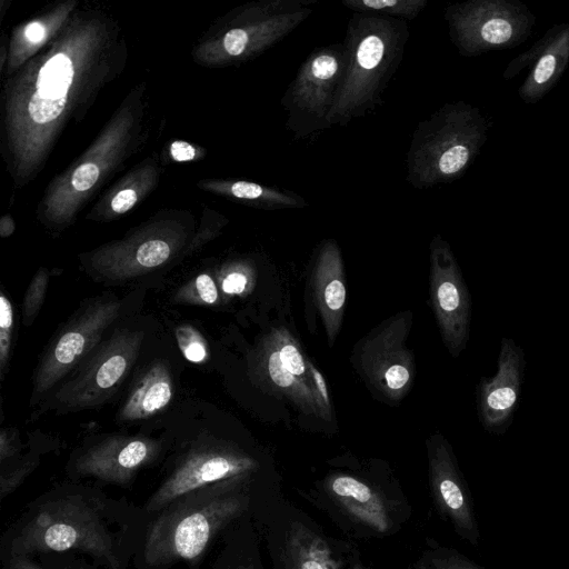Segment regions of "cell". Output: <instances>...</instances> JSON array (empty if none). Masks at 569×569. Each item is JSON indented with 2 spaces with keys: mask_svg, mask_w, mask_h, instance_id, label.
<instances>
[{
  "mask_svg": "<svg viewBox=\"0 0 569 569\" xmlns=\"http://www.w3.org/2000/svg\"><path fill=\"white\" fill-rule=\"evenodd\" d=\"M408 39L405 20L355 12L343 42L345 67L328 124L346 126L378 103Z\"/></svg>",
  "mask_w": 569,
  "mask_h": 569,
  "instance_id": "cell-1",
  "label": "cell"
},
{
  "mask_svg": "<svg viewBox=\"0 0 569 569\" xmlns=\"http://www.w3.org/2000/svg\"><path fill=\"white\" fill-rule=\"evenodd\" d=\"M249 475L192 490L164 507L147 536L144 559L158 566L200 557L213 537L247 508Z\"/></svg>",
  "mask_w": 569,
  "mask_h": 569,
  "instance_id": "cell-2",
  "label": "cell"
},
{
  "mask_svg": "<svg viewBox=\"0 0 569 569\" xmlns=\"http://www.w3.org/2000/svg\"><path fill=\"white\" fill-rule=\"evenodd\" d=\"M480 110L463 101L447 103L416 128L407 156V180L418 189L461 177L487 140Z\"/></svg>",
  "mask_w": 569,
  "mask_h": 569,
  "instance_id": "cell-3",
  "label": "cell"
},
{
  "mask_svg": "<svg viewBox=\"0 0 569 569\" xmlns=\"http://www.w3.org/2000/svg\"><path fill=\"white\" fill-rule=\"evenodd\" d=\"M78 549L117 565L112 541L94 509L64 497L40 506L13 540L12 553Z\"/></svg>",
  "mask_w": 569,
  "mask_h": 569,
  "instance_id": "cell-4",
  "label": "cell"
},
{
  "mask_svg": "<svg viewBox=\"0 0 569 569\" xmlns=\"http://www.w3.org/2000/svg\"><path fill=\"white\" fill-rule=\"evenodd\" d=\"M412 312L402 311L382 321L353 349V365L368 388L386 401L401 400L412 388L415 357L406 346Z\"/></svg>",
  "mask_w": 569,
  "mask_h": 569,
  "instance_id": "cell-5",
  "label": "cell"
},
{
  "mask_svg": "<svg viewBox=\"0 0 569 569\" xmlns=\"http://www.w3.org/2000/svg\"><path fill=\"white\" fill-rule=\"evenodd\" d=\"M445 19L453 44L466 57L516 47L528 38L535 23L525 4L510 0L455 3L446 9Z\"/></svg>",
  "mask_w": 569,
  "mask_h": 569,
  "instance_id": "cell-6",
  "label": "cell"
},
{
  "mask_svg": "<svg viewBox=\"0 0 569 569\" xmlns=\"http://www.w3.org/2000/svg\"><path fill=\"white\" fill-rule=\"evenodd\" d=\"M144 333L138 329L119 328L108 340L93 349L54 393V405L77 410L101 405L132 367Z\"/></svg>",
  "mask_w": 569,
  "mask_h": 569,
  "instance_id": "cell-7",
  "label": "cell"
},
{
  "mask_svg": "<svg viewBox=\"0 0 569 569\" xmlns=\"http://www.w3.org/2000/svg\"><path fill=\"white\" fill-rule=\"evenodd\" d=\"M343 67V43L319 48L302 63L281 100L288 113L287 127L296 136L329 128Z\"/></svg>",
  "mask_w": 569,
  "mask_h": 569,
  "instance_id": "cell-8",
  "label": "cell"
},
{
  "mask_svg": "<svg viewBox=\"0 0 569 569\" xmlns=\"http://www.w3.org/2000/svg\"><path fill=\"white\" fill-rule=\"evenodd\" d=\"M122 301L99 298L62 328L49 345L34 375L32 402L74 369L97 346L103 332L120 317Z\"/></svg>",
  "mask_w": 569,
  "mask_h": 569,
  "instance_id": "cell-9",
  "label": "cell"
},
{
  "mask_svg": "<svg viewBox=\"0 0 569 569\" xmlns=\"http://www.w3.org/2000/svg\"><path fill=\"white\" fill-rule=\"evenodd\" d=\"M429 295L441 338L458 356L469 337L470 299L451 248L439 234L430 243Z\"/></svg>",
  "mask_w": 569,
  "mask_h": 569,
  "instance_id": "cell-10",
  "label": "cell"
},
{
  "mask_svg": "<svg viewBox=\"0 0 569 569\" xmlns=\"http://www.w3.org/2000/svg\"><path fill=\"white\" fill-rule=\"evenodd\" d=\"M257 468L258 462L252 457L233 447L219 443L193 447L150 497L146 509L148 511L163 509L192 490L250 475Z\"/></svg>",
  "mask_w": 569,
  "mask_h": 569,
  "instance_id": "cell-11",
  "label": "cell"
},
{
  "mask_svg": "<svg viewBox=\"0 0 569 569\" xmlns=\"http://www.w3.org/2000/svg\"><path fill=\"white\" fill-rule=\"evenodd\" d=\"M257 362L267 387L305 415L320 418L308 357L286 327H276L263 337Z\"/></svg>",
  "mask_w": 569,
  "mask_h": 569,
  "instance_id": "cell-12",
  "label": "cell"
},
{
  "mask_svg": "<svg viewBox=\"0 0 569 569\" xmlns=\"http://www.w3.org/2000/svg\"><path fill=\"white\" fill-rule=\"evenodd\" d=\"M427 448L430 486L441 513L451 521L461 538L477 546L479 529L472 503L448 442L435 433L427 440Z\"/></svg>",
  "mask_w": 569,
  "mask_h": 569,
  "instance_id": "cell-13",
  "label": "cell"
},
{
  "mask_svg": "<svg viewBox=\"0 0 569 569\" xmlns=\"http://www.w3.org/2000/svg\"><path fill=\"white\" fill-rule=\"evenodd\" d=\"M569 63V22L553 26L530 49L515 58L503 72L509 80L531 66L519 88V97L527 103L542 99L558 82Z\"/></svg>",
  "mask_w": 569,
  "mask_h": 569,
  "instance_id": "cell-14",
  "label": "cell"
},
{
  "mask_svg": "<svg viewBox=\"0 0 569 569\" xmlns=\"http://www.w3.org/2000/svg\"><path fill=\"white\" fill-rule=\"evenodd\" d=\"M158 441L141 437H109L86 449L74 468L82 476L124 485L159 453Z\"/></svg>",
  "mask_w": 569,
  "mask_h": 569,
  "instance_id": "cell-15",
  "label": "cell"
},
{
  "mask_svg": "<svg viewBox=\"0 0 569 569\" xmlns=\"http://www.w3.org/2000/svg\"><path fill=\"white\" fill-rule=\"evenodd\" d=\"M71 56L60 51L52 54L39 69L33 91L21 113V123L34 139L44 133L63 112L74 78Z\"/></svg>",
  "mask_w": 569,
  "mask_h": 569,
  "instance_id": "cell-16",
  "label": "cell"
},
{
  "mask_svg": "<svg viewBox=\"0 0 569 569\" xmlns=\"http://www.w3.org/2000/svg\"><path fill=\"white\" fill-rule=\"evenodd\" d=\"M311 288L328 342L332 346L342 325L347 298L343 259L332 239L323 241L319 248L311 272Z\"/></svg>",
  "mask_w": 569,
  "mask_h": 569,
  "instance_id": "cell-17",
  "label": "cell"
},
{
  "mask_svg": "<svg viewBox=\"0 0 569 569\" xmlns=\"http://www.w3.org/2000/svg\"><path fill=\"white\" fill-rule=\"evenodd\" d=\"M521 382V352L510 339H503L498 358V370L481 386L480 413L486 427L502 425L512 413Z\"/></svg>",
  "mask_w": 569,
  "mask_h": 569,
  "instance_id": "cell-18",
  "label": "cell"
},
{
  "mask_svg": "<svg viewBox=\"0 0 569 569\" xmlns=\"http://www.w3.org/2000/svg\"><path fill=\"white\" fill-rule=\"evenodd\" d=\"M172 252L167 240L151 238L99 252L92 259V268L104 280L124 281L162 266Z\"/></svg>",
  "mask_w": 569,
  "mask_h": 569,
  "instance_id": "cell-19",
  "label": "cell"
},
{
  "mask_svg": "<svg viewBox=\"0 0 569 569\" xmlns=\"http://www.w3.org/2000/svg\"><path fill=\"white\" fill-rule=\"evenodd\" d=\"M333 499L356 520L377 532L389 529V516L381 496L365 481L348 475H335L328 480Z\"/></svg>",
  "mask_w": 569,
  "mask_h": 569,
  "instance_id": "cell-20",
  "label": "cell"
},
{
  "mask_svg": "<svg viewBox=\"0 0 569 569\" xmlns=\"http://www.w3.org/2000/svg\"><path fill=\"white\" fill-rule=\"evenodd\" d=\"M173 395L169 368L161 361L151 363L138 379L119 411L123 421H137L162 410Z\"/></svg>",
  "mask_w": 569,
  "mask_h": 569,
  "instance_id": "cell-21",
  "label": "cell"
},
{
  "mask_svg": "<svg viewBox=\"0 0 569 569\" xmlns=\"http://www.w3.org/2000/svg\"><path fill=\"white\" fill-rule=\"evenodd\" d=\"M283 560L287 569H339L327 542L300 522H293L286 536Z\"/></svg>",
  "mask_w": 569,
  "mask_h": 569,
  "instance_id": "cell-22",
  "label": "cell"
},
{
  "mask_svg": "<svg viewBox=\"0 0 569 569\" xmlns=\"http://www.w3.org/2000/svg\"><path fill=\"white\" fill-rule=\"evenodd\" d=\"M357 13L378 14L401 20L415 19L427 6V0H342Z\"/></svg>",
  "mask_w": 569,
  "mask_h": 569,
  "instance_id": "cell-23",
  "label": "cell"
},
{
  "mask_svg": "<svg viewBox=\"0 0 569 569\" xmlns=\"http://www.w3.org/2000/svg\"><path fill=\"white\" fill-rule=\"evenodd\" d=\"M48 271L40 269L30 282L23 301V323L30 326L37 317L47 291Z\"/></svg>",
  "mask_w": 569,
  "mask_h": 569,
  "instance_id": "cell-24",
  "label": "cell"
},
{
  "mask_svg": "<svg viewBox=\"0 0 569 569\" xmlns=\"http://www.w3.org/2000/svg\"><path fill=\"white\" fill-rule=\"evenodd\" d=\"M13 329V309L10 300L2 293L0 297V370L1 378L7 370L10 357Z\"/></svg>",
  "mask_w": 569,
  "mask_h": 569,
  "instance_id": "cell-25",
  "label": "cell"
},
{
  "mask_svg": "<svg viewBox=\"0 0 569 569\" xmlns=\"http://www.w3.org/2000/svg\"><path fill=\"white\" fill-rule=\"evenodd\" d=\"M418 569H483L456 552L455 550H442L441 552L421 560Z\"/></svg>",
  "mask_w": 569,
  "mask_h": 569,
  "instance_id": "cell-26",
  "label": "cell"
},
{
  "mask_svg": "<svg viewBox=\"0 0 569 569\" xmlns=\"http://www.w3.org/2000/svg\"><path fill=\"white\" fill-rule=\"evenodd\" d=\"M308 368L318 401L320 419L332 421L333 411L326 378L309 358Z\"/></svg>",
  "mask_w": 569,
  "mask_h": 569,
  "instance_id": "cell-27",
  "label": "cell"
},
{
  "mask_svg": "<svg viewBox=\"0 0 569 569\" xmlns=\"http://www.w3.org/2000/svg\"><path fill=\"white\" fill-rule=\"evenodd\" d=\"M252 271L246 266L230 270L221 282V289L227 295H242L252 283Z\"/></svg>",
  "mask_w": 569,
  "mask_h": 569,
  "instance_id": "cell-28",
  "label": "cell"
},
{
  "mask_svg": "<svg viewBox=\"0 0 569 569\" xmlns=\"http://www.w3.org/2000/svg\"><path fill=\"white\" fill-rule=\"evenodd\" d=\"M179 343L186 359L191 362H201L207 356L202 340L192 330L181 329L179 332Z\"/></svg>",
  "mask_w": 569,
  "mask_h": 569,
  "instance_id": "cell-29",
  "label": "cell"
},
{
  "mask_svg": "<svg viewBox=\"0 0 569 569\" xmlns=\"http://www.w3.org/2000/svg\"><path fill=\"white\" fill-rule=\"evenodd\" d=\"M32 468L33 463L27 462L20 467H17L16 469L8 473L2 472L0 485L1 498H4L7 495L13 491Z\"/></svg>",
  "mask_w": 569,
  "mask_h": 569,
  "instance_id": "cell-30",
  "label": "cell"
},
{
  "mask_svg": "<svg viewBox=\"0 0 569 569\" xmlns=\"http://www.w3.org/2000/svg\"><path fill=\"white\" fill-rule=\"evenodd\" d=\"M194 289L199 299L207 305H213L218 299V290L213 279L207 274L201 273L194 280Z\"/></svg>",
  "mask_w": 569,
  "mask_h": 569,
  "instance_id": "cell-31",
  "label": "cell"
},
{
  "mask_svg": "<svg viewBox=\"0 0 569 569\" xmlns=\"http://www.w3.org/2000/svg\"><path fill=\"white\" fill-rule=\"evenodd\" d=\"M137 202V193L133 189L119 191L111 201V208L116 213H124Z\"/></svg>",
  "mask_w": 569,
  "mask_h": 569,
  "instance_id": "cell-32",
  "label": "cell"
},
{
  "mask_svg": "<svg viewBox=\"0 0 569 569\" xmlns=\"http://www.w3.org/2000/svg\"><path fill=\"white\" fill-rule=\"evenodd\" d=\"M170 153L176 161H190L196 157V149L186 141H174L170 147Z\"/></svg>",
  "mask_w": 569,
  "mask_h": 569,
  "instance_id": "cell-33",
  "label": "cell"
},
{
  "mask_svg": "<svg viewBox=\"0 0 569 569\" xmlns=\"http://www.w3.org/2000/svg\"><path fill=\"white\" fill-rule=\"evenodd\" d=\"M46 36V28L40 22H31L26 27L24 37L31 43H38L43 40Z\"/></svg>",
  "mask_w": 569,
  "mask_h": 569,
  "instance_id": "cell-34",
  "label": "cell"
},
{
  "mask_svg": "<svg viewBox=\"0 0 569 569\" xmlns=\"http://www.w3.org/2000/svg\"><path fill=\"white\" fill-rule=\"evenodd\" d=\"M9 569H41L38 565L33 563L24 555L12 553L9 562Z\"/></svg>",
  "mask_w": 569,
  "mask_h": 569,
  "instance_id": "cell-35",
  "label": "cell"
},
{
  "mask_svg": "<svg viewBox=\"0 0 569 569\" xmlns=\"http://www.w3.org/2000/svg\"><path fill=\"white\" fill-rule=\"evenodd\" d=\"M352 569H366L360 562H356Z\"/></svg>",
  "mask_w": 569,
  "mask_h": 569,
  "instance_id": "cell-36",
  "label": "cell"
},
{
  "mask_svg": "<svg viewBox=\"0 0 569 569\" xmlns=\"http://www.w3.org/2000/svg\"><path fill=\"white\" fill-rule=\"evenodd\" d=\"M237 569H251V568H248V567H239Z\"/></svg>",
  "mask_w": 569,
  "mask_h": 569,
  "instance_id": "cell-37",
  "label": "cell"
}]
</instances>
